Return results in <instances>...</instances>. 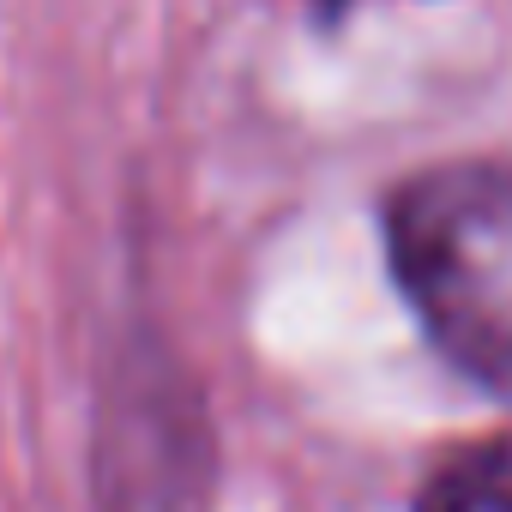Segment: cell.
Wrapping results in <instances>:
<instances>
[{
    "label": "cell",
    "mask_w": 512,
    "mask_h": 512,
    "mask_svg": "<svg viewBox=\"0 0 512 512\" xmlns=\"http://www.w3.org/2000/svg\"><path fill=\"white\" fill-rule=\"evenodd\" d=\"M386 266L422 338L512 404V169L434 163L386 199Z\"/></svg>",
    "instance_id": "1"
},
{
    "label": "cell",
    "mask_w": 512,
    "mask_h": 512,
    "mask_svg": "<svg viewBox=\"0 0 512 512\" xmlns=\"http://www.w3.org/2000/svg\"><path fill=\"white\" fill-rule=\"evenodd\" d=\"M416 512H512V434H494L440 464Z\"/></svg>",
    "instance_id": "2"
}]
</instances>
